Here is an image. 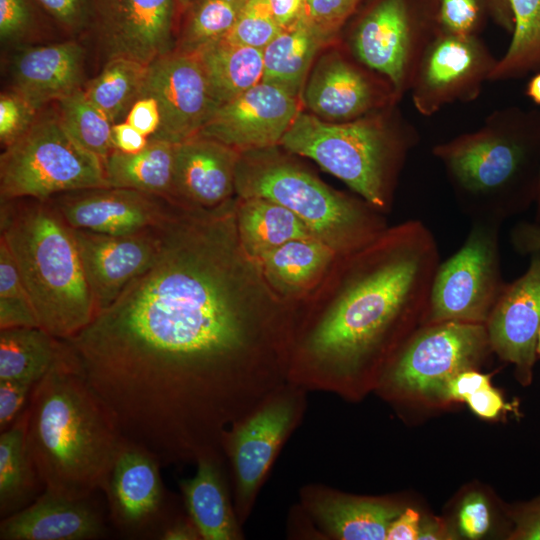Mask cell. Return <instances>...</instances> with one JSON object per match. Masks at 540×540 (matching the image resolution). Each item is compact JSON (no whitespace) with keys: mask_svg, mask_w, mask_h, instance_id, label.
<instances>
[{"mask_svg":"<svg viewBox=\"0 0 540 540\" xmlns=\"http://www.w3.org/2000/svg\"><path fill=\"white\" fill-rule=\"evenodd\" d=\"M235 202L178 204L153 264L65 340L123 437L161 464L224 457L225 432L289 382L294 307L243 249Z\"/></svg>","mask_w":540,"mask_h":540,"instance_id":"cell-1","label":"cell"},{"mask_svg":"<svg viewBox=\"0 0 540 540\" xmlns=\"http://www.w3.org/2000/svg\"><path fill=\"white\" fill-rule=\"evenodd\" d=\"M440 253L419 220L388 227L339 254L320 284L294 305L289 382L359 401L421 326Z\"/></svg>","mask_w":540,"mask_h":540,"instance_id":"cell-2","label":"cell"},{"mask_svg":"<svg viewBox=\"0 0 540 540\" xmlns=\"http://www.w3.org/2000/svg\"><path fill=\"white\" fill-rule=\"evenodd\" d=\"M27 413V447L43 490L69 499L104 491L125 438L65 340L33 386Z\"/></svg>","mask_w":540,"mask_h":540,"instance_id":"cell-3","label":"cell"},{"mask_svg":"<svg viewBox=\"0 0 540 540\" xmlns=\"http://www.w3.org/2000/svg\"><path fill=\"white\" fill-rule=\"evenodd\" d=\"M456 200L472 220L503 223L535 203L540 181V111L506 107L483 125L437 144Z\"/></svg>","mask_w":540,"mask_h":540,"instance_id":"cell-4","label":"cell"},{"mask_svg":"<svg viewBox=\"0 0 540 540\" xmlns=\"http://www.w3.org/2000/svg\"><path fill=\"white\" fill-rule=\"evenodd\" d=\"M0 234L40 327L61 340L78 334L98 311L73 228L50 200L18 198L0 202Z\"/></svg>","mask_w":540,"mask_h":540,"instance_id":"cell-5","label":"cell"},{"mask_svg":"<svg viewBox=\"0 0 540 540\" xmlns=\"http://www.w3.org/2000/svg\"><path fill=\"white\" fill-rule=\"evenodd\" d=\"M417 142L414 127L394 126L383 115L332 124L299 112L280 145L312 159L385 214L399 171Z\"/></svg>","mask_w":540,"mask_h":540,"instance_id":"cell-6","label":"cell"},{"mask_svg":"<svg viewBox=\"0 0 540 540\" xmlns=\"http://www.w3.org/2000/svg\"><path fill=\"white\" fill-rule=\"evenodd\" d=\"M274 148L240 152L237 197L265 198L284 206L338 254L368 245L389 227L384 214L365 200L330 188Z\"/></svg>","mask_w":540,"mask_h":540,"instance_id":"cell-7","label":"cell"},{"mask_svg":"<svg viewBox=\"0 0 540 540\" xmlns=\"http://www.w3.org/2000/svg\"><path fill=\"white\" fill-rule=\"evenodd\" d=\"M109 186L103 161L81 147L57 113L37 116L0 157V202Z\"/></svg>","mask_w":540,"mask_h":540,"instance_id":"cell-8","label":"cell"},{"mask_svg":"<svg viewBox=\"0 0 540 540\" xmlns=\"http://www.w3.org/2000/svg\"><path fill=\"white\" fill-rule=\"evenodd\" d=\"M491 351L485 325H421L390 360L375 391L390 401L443 403L448 382L477 369Z\"/></svg>","mask_w":540,"mask_h":540,"instance_id":"cell-9","label":"cell"},{"mask_svg":"<svg viewBox=\"0 0 540 540\" xmlns=\"http://www.w3.org/2000/svg\"><path fill=\"white\" fill-rule=\"evenodd\" d=\"M501 225L492 220L471 221L462 246L436 268L421 325L486 324L507 284L501 270Z\"/></svg>","mask_w":540,"mask_h":540,"instance_id":"cell-10","label":"cell"},{"mask_svg":"<svg viewBox=\"0 0 540 540\" xmlns=\"http://www.w3.org/2000/svg\"><path fill=\"white\" fill-rule=\"evenodd\" d=\"M307 393L301 386L288 382L223 436L234 508L242 525L250 516L280 450L301 424Z\"/></svg>","mask_w":540,"mask_h":540,"instance_id":"cell-11","label":"cell"},{"mask_svg":"<svg viewBox=\"0 0 540 540\" xmlns=\"http://www.w3.org/2000/svg\"><path fill=\"white\" fill-rule=\"evenodd\" d=\"M435 31L434 0H378L356 25L350 46L400 97Z\"/></svg>","mask_w":540,"mask_h":540,"instance_id":"cell-12","label":"cell"},{"mask_svg":"<svg viewBox=\"0 0 540 540\" xmlns=\"http://www.w3.org/2000/svg\"><path fill=\"white\" fill-rule=\"evenodd\" d=\"M496 63L478 36L461 37L436 30L412 76L409 90L415 109L431 116L446 105L475 100Z\"/></svg>","mask_w":540,"mask_h":540,"instance_id":"cell-13","label":"cell"},{"mask_svg":"<svg viewBox=\"0 0 540 540\" xmlns=\"http://www.w3.org/2000/svg\"><path fill=\"white\" fill-rule=\"evenodd\" d=\"M160 461L125 439L104 493L114 527L130 538L159 539L171 518V497L164 487Z\"/></svg>","mask_w":540,"mask_h":540,"instance_id":"cell-14","label":"cell"},{"mask_svg":"<svg viewBox=\"0 0 540 540\" xmlns=\"http://www.w3.org/2000/svg\"><path fill=\"white\" fill-rule=\"evenodd\" d=\"M143 97L154 98L160 113L159 128L148 139L174 144L198 135L218 108L196 56L178 50L148 65Z\"/></svg>","mask_w":540,"mask_h":540,"instance_id":"cell-15","label":"cell"},{"mask_svg":"<svg viewBox=\"0 0 540 540\" xmlns=\"http://www.w3.org/2000/svg\"><path fill=\"white\" fill-rule=\"evenodd\" d=\"M91 30L107 58L149 65L172 51L176 0H91Z\"/></svg>","mask_w":540,"mask_h":540,"instance_id":"cell-16","label":"cell"},{"mask_svg":"<svg viewBox=\"0 0 540 540\" xmlns=\"http://www.w3.org/2000/svg\"><path fill=\"white\" fill-rule=\"evenodd\" d=\"M299 112L296 97L261 81L220 105L198 135L239 152L272 148L280 145Z\"/></svg>","mask_w":540,"mask_h":540,"instance_id":"cell-17","label":"cell"},{"mask_svg":"<svg viewBox=\"0 0 540 540\" xmlns=\"http://www.w3.org/2000/svg\"><path fill=\"white\" fill-rule=\"evenodd\" d=\"M48 200L73 229L111 235L158 228L179 204L156 195L111 186L67 192Z\"/></svg>","mask_w":540,"mask_h":540,"instance_id":"cell-18","label":"cell"},{"mask_svg":"<svg viewBox=\"0 0 540 540\" xmlns=\"http://www.w3.org/2000/svg\"><path fill=\"white\" fill-rule=\"evenodd\" d=\"M492 351L515 367L521 385L532 382L540 329V250L527 270L507 283L486 324Z\"/></svg>","mask_w":540,"mask_h":540,"instance_id":"cell-19","label":"cell"},{"mask_svg":"<svg viewBox=\"0 0 540 540\" xmlns=\"http://www.w3.org/2000/svg\"><path fill=\"white\" fill-rule=\"evenodd\" d=\"M163 225L123 235L73 229L98 312L153 264L161 246Z\"/></svg>","mask_w":540,"mask_h":540,"instance_id":"cell-20","label":"cell"},{"mask_svg":"<svg viewBox=\"0 0 540 540\" xmlns=\"http://www.w3.org/2000/svg\"><path fill=\"white\" fill-rule=\"evenodd\" d=\"M300 510L318 534L335 540H386L402 505L386 497L347 494L322 484L300 489Z\"/></svg>","mask_w":540,"mask_h":540,"instance_id":"cell-21","label":"cell"},{"mask_svg":"<svg viewBox=\"0 0 540 540\" xmlns=\"http://www.w3.org/2000/svg\"><path fill=\"white\" fill-rule=\"evenodd\" d=\"M239 156L234 148L199 135L176 143L175 200L212 209L233 199Z\"/></svg>","mask_w":540,"mask_h":540,"instance_id":"cell-22","label":"cell"},{"mask_svg":"<svg viewBox=\"0 0 540 540\" xmlns=\"http://www.w3.org/2000/svg\"><path fill=\"white\" fill-rule=\"evenodd\" d=\"M105 531L92 497L69 499L46 490L0 522L1 540H92Z\"/></svg>","mask_w":540,"mask_h":540,"instance_id":"cell-23","label":"cell"},{"mask_svg":"<svg viewBox=\"0 0 540 540\" xmlns=\"http://www.w3.org/2000/svg\"><path fill=\"white\" fill-rule=\"evenodd\" d=\"M394 92L382 90L365 71L339 54L323 58L304 91L307 107L316 115L348 122L369 114Z\"/></svg>","mask_w":540,"mask_h":540,"instance_id":"cell-24","label":"cell"},{"mask_svg":"<svg viewBox=\"0 0 540 540\" xmlns=\"http://www.w3.org/2000/svg\"><path fill=\"white\" fill-rule=\"evenodd\" d=\"M84 59L85 50L75 40L25 47L11 60L12 90L39 110L82 88Z\"/></svg>","mask_w":540,"mask_h":540,"instance_id":"cell-25","label":"cell"},{"mask_svg":"<svg viewBox=\"0 0 540 540\" xmlns=\"http://www.w3.org/2000/svg\"><path fill=\"white\" fill-rule=\"evenodd\" d=\"M226 459H199L192 477L179 481L186 513L202 540H241V530L225 473Z\"/></svg>","mask_w":540,"mask_h":540,"instance_id":"cell-26","label":"cell"},{"mask_svg":"<svg viewBox=\"0 0 540 540\" xmlns=\"http://www.w3.org/2000/svg\"><path fill=\"white\" fill-rule=\"evenodd\" d=\"M338 255L323 241L309 237L288 241L256 261L271 288L294 306L320 284Z\"/></svg>","mask_w":540,"mask_h":540,"instance_id":"cell-27","label":"cell"},{"mask_svg":"<svg viewBox=\"0 0 540 540\" xmlns=\"http://www.w3.org/2000/svg\"><path fill=\"white\" fill-rule=\"evenodd\" d=\"M174 152V143L154 139H148L146 147L137 153L113 149L103 160L107 183L111 187L133 189L177 202Z\"/></svg>","mask_w":540,"mask_h":540,"instance_id":"cell-28","label":"cell"},{"mask_svg":"<svg viewBox=\"0 0 540 540\" xmlns=\"http://www.w3.org/2000/svg\"><path fill=\"white\" fill-rule=\"evenodd\" d=\"M328 38L300 16L263 49L262 82L297 98L315 54Z\"/></svg>","mask_w":540,"mask_h":540,"instance_id":"cell-29","label":"cell"},{"mask_svg":"<svg viewBox=\"0 0 540 540\" xmlns=\"http://www.w3.org/2000/svg\"><path fill=\"white\" fill-rule=\"evenodd\" d=\"M235 215L240 243L255 260L288 241L316 238L293 212L265 198L236 196Z\"/></svg>","mask_w":540,"mask_h":540,"instance_id":"cell-30","label":"cell"},{"mask_svg":"<svg viewBox=\"0 0 540 540\" xmlns=\"http://www.w3.org/2000/svg\"><path fill=\"white\" fill-rule=\"evenodd\" d=\"M193 54L203 69L218 107L262 81V49L223 38L199 48Z\"/></svg>","mask_w":540,"mask_h":540,"instance_id":"cell-31","label":"cell"},{"mask_svg":"<svg viewBox=\"0 0 540 540\" xmlns=\"http://www.w3.org/2000/svg\"><path fill=\"white\" fill-rule=\"evenodd\" d=\"M27 407L0 434V514L7 517L31 504L43 486L26 440Z\"/></svg>","mask_w":540,"mask_h":540,"instance_id":"cell-32","label":"cell"},{"mask_svg":"<svg viewBox=\"0 0 540 540\" xmlns=\"http://www.w3.org/2000/svg\"><path fill=\"white\" fill-rule=\"evenodd\" d=\"M61 344L41 327L0 330V381L35 385L54 363Z\"/></svg>","mask_w":540,"mask_h":540,"instance_id":"cell-33","label":"cell"},{"mask_svg":"<svg viewBox=\"0 0 540 540\" xmlns=\"http://www.w3.org/2000/svg\"><path fill=\"white\" fill-rule=\"evenodd\" d=\"M147 67L128 58L109 59L102 71L85 84L83 91L114 125L126 118L139 99Z\"/></svg>","mask_w":540,"mask_h":540,"instance_id":"cell-34","label":"cell"},{"mask_svg":"<svg viewBox=\"0 0 540 540\" xmlns=\"http://www.w3.org/2000/svg\"><path fill=\"white\" fill-rule=\"evenodd\" d=\"M514 27L508 49L489 81L517 79L540 70V0H509Z\"/></svg>","mask_w":540,"mask_h":540,"instance_id":"cell-35","label":"cell"},{"mask_svg":"<svg viewBox=\"0 0 540 540\" xmlns=\"http://www.w3.org/2000/svg\"><path fill=\"white\" fill-rule=\"evenodd\" d=\"M247 0H191L178 51L193 53L223 39L233 28Z\"/></svg>","mask_w":540,"mask_h":540,"instance_id":"cell-36","label":"cell"},{"mask_svg":"<svg viewBox=\"0 0 540 540\" xmlns=\"http://www.w3.org/2000/svg\"><path fill=\"white\" fill-rule=\"evenodd\" d=\"M58 116L71 137L102 161L113 150V124L87 98L83 88L57 101Z\"/></svg>","mask_w":540,"mask_h":540,"instance_id":"cell-37","label":"cell"},{"mask_svg":"<svg viewBox=\"0 0 540 540\" xmlns=\"http://www.w3.org/2000/svg\"><path fill=\"white\" fill-rule=\"evenodd\" d=\"M283 30L273 16L269 0H247L224 39L263 50Z\"/></svg>","mask_w":540,"mask_h":540,"instance_id":"cell-38","label":"cell"},{"mask_svg":"<svg viewBox=\"0 0 540 540\" xmlns=\"http://www.w3.org/2000/svg\"><path fill=\"white\" fill-rule=\"evenodd\" d=\"M434 7L436 30L461 37L478 36L488 12L486 0H434Z\"/></svg>","mask_w":540,"mask_h":540,"instance_id":"cell-39","label":"cell"},{"mask_svg":"<svg viewBox=\"0 0 540 540\" xmlns=\"http://www.w3.org/2000/svg\"><path fill=\"white\" fill-rule=\"evenodd\" d=\"M46 19L51 20L37 0H0L1 42L17 43L31 37Z\"/></svg>","mask_w":540,"mask_h":540,"instance_id":"cell-40","label":"cell"},{"mask_svg":"<svg viewBox=\"0 0 540 540\" xmlns=\"http://www.w3.org/2000/svg\"><path fill=\"white\" fill-rule=\"evenodd\" d=\"M36 110L14 90L0 96V141L5 149L16 142L37 118Z\"/></svg>","mask_w":540,"mask_h":540,"instance_id":"cell-41","label":"cell"},{"mask_svg":"<svg viewBox=\"0 0 540 540\" xmlns=\"http://www.w3.org/2000/svg\"><path fill=\"white\" fill-rule=\"evenodd\" d=\"M361 0H303L300 16L331 37Z\"/></svg>","mask_w":540,"mask_h":540,"instance_id":"cell-42","label":"cell"},{"mask_svg":"<svg viewBox=\"0 0 540 540\" xmlns=\"http://www.w3.org/2000/svg\"><path fill=\"white\" fill-rule=\"evenodd\" d=\"M50 19L70 34L89 30L91 0H37Z\"/></svg>","mask_w":540,"mask_h":540,"instance_id":"cell-43","label":"cell"},{"mask_svg":"<svg viewBox=\"0 0 540 540\" xmlns=\"http://www.w3.org/2000/svg\"><path fill=\"white\" fill-rule=\"evenodd\" d=\"M458 522L461 533L469 539H478L488 531L490 511L482 495L472 493L464 499L459 510Z\"/></svg>","mask_w":540,"mask_h":540,"instance_id":"cell-44","label":"cell"},{"mask_svg":"<svg viewBox=\"0 0 540 540\" xmlns=\"http://www.w3.org/2000/svg\"><path fill=\"white\" fill-rule=\"evenodd\" d=\"M34 385L18 381H0V431L9 428L28 405Z\"/></svg>","mask_w":540,"mask_h":540,"instance_id":"cell-45","label":"cell"},{"mask_svg":"<svg viewBox=\"0 0 540 540\" xmlns=\"http://www.w3.org/2000/svg\"><path fill=\"white\" fill-rule=\"evenodd\" d=\"M510 516L513 529L509 534V539L540 540V495L516 508Z\"/></svg>","mask_w":540,"mask_h":540,"instance_id":"cell-46","label":"cell"},{"mask_svg":"<svg viewBox=\"0 0 540 540\" xmlns=\"http://www.w3.org/2000/svg\"><path fill=\"white\" fill-rule=\"evenodd\" d=\"M490 377L476 369L466 370L453 377L445 387L443 403L465 401L476 391L490 386Z\"/></svg>","mask_w":540,"mask_h":540,"instance_id":"cell-47","label":"cell"},{"mask_svg":"<svg viewBox=\"0 0 540 540\" xmlns=\"http://www.w3.org/2000/svg\"><path fill=\"white\" fill-rule=\"evenodd\" d=\"M125 121L141 134L150 138L157 132L160 125L157 102L152 97L138 99L129 110Z\"/></svg>","mask_w":540,"mask_h":540,"instance_id":"cell-48","label":"cell"},{"mask_svg":"<svg viewBox=\"0 0 540 540\" xmlns=\"http://www.w3.org/2000/svg\"><path fill=\"white\" fill-rule=\"evenodd\" d=\"M465 402L476 415L486 419H494L504 410L511 409L501 393L491 385L471 394Z\"/></svg>","mask_w":540,"mask_h":540,"instance_id":"cell-49","label":"cell"},{"mask_svg":"<svg viewBox=\"0 0 540 540\" xmlns=\"http://www.w3.org/2000/svg\"><path fill=\"white\" fill-rule=\"evenodd\" d=\"M509 239L513 249L520 255H530L540 250V225L520 221L510 230Z\"/></svg>","mask_w":540,"mask_h":540,"instance_id":"cell-50","label":"cell"},{"mask_svg":"<svg viewBox=\"0 0 540 540\" xmlns=\"http://www.w3.org/2000/svg\"><path fill=\"white\" fill-rule=\"evenodd\" d=\"M420 533V514L407 507L391 522L386 533V540H415Z\"/></svg>","mask_w":540,"mask_h":540,"instance_id":"cell-51","label":"cell"},{"mask_svg":"<svg viewBox=\"0 0 540 540\" xmlns=\"http://www.w3.org/2000/svg\"><path fill=\"white\" fill-rule=\"evenodd\" d=\"M111 140L113 149L124 153H137L148 144V138L126 121L112 126Z\"/></svg>","mask_w":540,"mask_h":540,"instance_id":"cell-52","label":"cell"},{"mask_svg":"<svg viewBox=\"0 0 540 540\" xmlns=\"http://www.w3.org/2000/svg\"><path fill=\"white\" fill-rule=\"evenodd\" d=\"M163 540H202L200 533L187 513H177L161 531Z\"/></svg>","mask_w":540,"mask_h":540,"instance_id":"cell-53","label":"cell"},{"mask_svg":"<svg viewBox=\"0 0 540 540\" xmlns=\"http://www.w3.org/2000/svg\"><path fill=\"white\" fill-rule=\"evenodd\" d=\"M269 4L277 23L286 29L300 17L303 0H269Z\"/></svg>","mask_w":540,"mask_h":540,"instance_id":"cell-54","label":"cell"},{"mask_svg":"<svg viewBox=\"0 0 540 540\" xmlns=\"http://www.w3.org/2000/svg\"><path fill=\"white\" fill-rule=\"evenodd\" d=\"M488 12L494 21L505 31L512 33L514 27L513 15L509 0H486Z\"/></svg>","mask_w":540,"mask_h":540,"instance_id":"cell-55","label":"cell"},{"mask_svg":"<svg viewBox=\"0 0 540 540\" xmlns=\"http://www.w3.org/2000/svg\"><path fill=\"white\" fill-rule=\"evenodd\" d=\"M451 535L448 533L445 525L439 520H433L426 522L423 526H420V533L418 539H450Z\"/></svg>","mask_w":540,"mask_h":540,"instance_id":"cell-56","label":"cell"},{"mask_svg":"<svg viewBox=\"0 0 540 540\" xmlns=\"http://www.w3.org/2000/svg\"><path fill=\"white\" fill-rule=\"evenodd\" d=\"M525 94L535 104L540 105V72L530 78L525 88Z\"/></svg>","mask_w":540,"mask_h":540,"instance_id":"cell-57","label":"cell"},{"mask_svg":"<svg viewBox=\"0 0 540 540\" xmlns=\"http://www.w3.org/2000/svg\"><path fill=\"white\" fill-rule=\"evenodd\" d=\"M535 204H536V214H535L534 222L540 225V181H539V189H538V194H537Z\"/></svg>","mask_w":540,"mask_h":540,"instance_id":"cell-58","label":"cell"},{"mask_svg":"<svg viewBox=\"0 0 540 540\" xmlns=\"http://www.w3.org/2000/svg\"><path fill=\"white\" fill-rule=\"evenodd\" d=\"M176 2L177 6L185 9L187 5L191 2V0H176Z\"/></svg>","mask_w":540,"mask_h":540,"instance_id":"cell-59","label":"cell"},{"mask_svg":"<svg viewBox=\"0 0 540 540\" xmlns=\"http://www.w3.org/2000/svg\"><path fill=\"white\" fill-rule=\"evenodd\" d=\"M537 354L540 356V329L538 332V339H537Z\"/></svg>","mask_w":540,"mask_h":540,"instance_id":"cell-60","label":"cell"}]
</instances>
